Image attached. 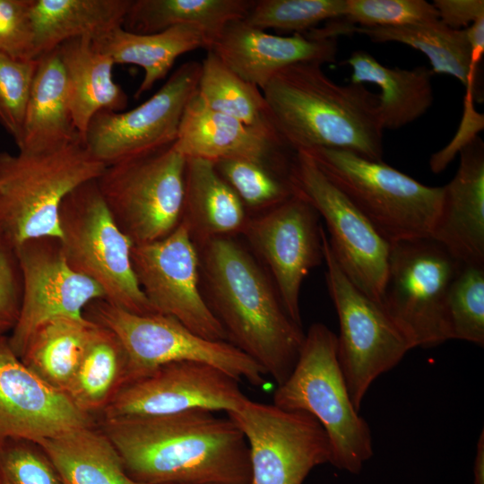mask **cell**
<instances>
[{
  "label": "cell",
  "mask_w": 484,
  "mask_h": 484,
  "mask_svg": "<svg viewBox=\"0 0 484 484\" xmlns=\"http://www.w3.org/2000/svg\"><path fill=\"white\" fill-rule=\"evenodd\" d=\"M126 473L143 484H249L246 440L235 422L202 409L99 419Z\"/></svg>",
  "instance_id": "cell-1"
},
{
  "label": "cell",
  "mask_w": 484,
  "mask_h": 484,
  "mask_svg": "<svg viewBox=\"0 0 484 484\" xmlns=\"http://www.w3.org/2000/svg\"><path fill=\"white\" fill-rule=\"evenodd\" d=\"M322 66L290 65L262 90L281 139L294 152L328 148L382 160L378 94L364 84H338Z\"/></svg>",
  "instance_id": "cell-2"
},
{
  "label": "cell",
  "mask_w": 484,
  "mask_h": 484,
  "mask_svg": "<svg viewBox=\"0 0 484 484\" xmlns=\"http://www.w3.org/2000/svg\"><path fill=\"white\" fill-rule=\"evenodd\" d=\"M203 271L212 313L227 340L281 385L298 359L305 333L253 257L224 237L204 242Z\"/></svg>",
  "instance_id": "cell-3"
},
{
  "label": "cell",
  "mask_w": 484,
  "mask_h": 484,
  "mask_svg": "<svg viewBox=\"0 0 484 484\" xmlns=\"http://www.w3.org/2000/svg\"><path fill=\"white\" fill-rule=\"evenodd\" d=\"M105 168L82 139L42 151H0V229L15 248L35 238L60 239L63 200Z\"/></svg>",
  "instance_id": "cell-4"
},
{
  "label": "cell",
  "mask_w": 484,
  "mask_h": 484,
  "mask_svg": "<svg viewBox=\"0 0 484 484\" xmlns=\"http://www.w3.org/2000/svg\"><path fill=\"white\" fill-rule=\"evenodd\" d=\"M273 404L318 420L328 436L334 467L358 474L372 457L371 431L351 402L338 359L337 335L324 324H313L305 334L293 370L277 385Z\"/></svg>",
  "instance_id": "cell-5"
},
{
  "label": "cell",
  "mask_w": 484,
  "mask_h": 484,
  "mask_svg": "<svg viewBox=\"0 0 484 484\" xmlns=\"http://www.w3.org/2000/svg\"><path fill=\"white\" fill-rule=\"evenodd\" d=\"M305 152L390 244L431 238L443 186H425L383 160L347 151L316 148Z\"/></svg>",
  "instance_id": "cell-6"
},
{
  "label": "cell",
  "mask_w": 484,
  "mask_h": 484,
  "mask_svg": "<svg viewBox=\"0 0 484 484\" xmlns=\"http://www.w3.org/2000/svg\"><path fill=\"white\" fill-rule=\"evenodd\" d=\"M59 226L68 264L95 281L104 300L131 313H154L133 269L134 244L116 223L97 179L80 185L65 197Z\"/></svg>",
  "instance_id": "cell-7"
},
{
  "label": "cell",
  "mask_w": 484,
  "mask_h": 484,
  "mask_svg": "<svg viewBox=\"0 0 484 484\" xmlns=\"http://www.w3.org/2000/svg\"><path fill=\"white\" fill-rule=\"evenodd\" d=\"M83 316L118 338L128 357L127 382L166 363L194 361L215 367L255 387L266 384L262 367L233 344L203 338L170 315L134 314L98 299L85 307Z\"/></svg>",
  "instance_id": "cell-8"
},
{
  "label": "cell",
  "mask_w": 484,
  "mask_h": 484,
  "mask_svg": "<svg viewBox=\"0 0 484 484\" xmlns=\"http://www.w3.org/2000/svg\"><path fill=\"white\" fill-rule=\"evenodd\" d=\"M186 164L172 143L107 166L97 178L116 223L134 245L160 240L181 221Z\"/></svg>",
  "instance_id": "cell-9"
},
{
  "label": "cell",
  "mask_w": 484,
  "mask_h": 484,
  "mask_svg": "<svg viewBox=\"0 0 484 484\" xmlns=\"http://www.w3.org/2000/svg\"><path fill=\"white\" fill-rule=\"evenodd\" d=\"M321 238L326 285L340 324L338 359L351 402L359 411L372 383L413 348L382 304L361 291L343 272L323 228Z\"/></svg>",
  "instance_id": "cell-10"
},
{
  "label": "cell",
  "mask_w": 484,
  "mask_h": 484,
  "mask_svg": "<svg viewBox=\"0 0 484 484\" xmlns=\"http://www.w3.org/2000/svg\"><path fill=\"white\" fill-rule=\"evenodd\" d=\"M460 264L431 238L391 245L380 303L412 348L451 340L446 301Z\"/></svg>",
  "instance_id": "cell-11"
},
{
  "label": "cell",
  "mask_w": 484,
  "mask_h": 484,
  "mask_svg": "<svg viewBox=\"0 0 484 484\" xmlns=\"http://www.w3.org/2000/svg\"><path fill=\"white\" fill-rule=\"evenodd\" d=\"M290 181L295 194L324 219L331 252L343 272L361 291L380 302L392 244L305 151L295 152Z\"/></svg>",
  "instance_id": "cell-12"
},
{
  "label": "cell",
  "mask_w": 484,
  "mask_h": 484,
  "mask_svg": "<svg viewBox=\"0 0 484 484\" xmlns=\"http://www.w3.org/2000/svg\"><path fill=\"white\" fill-rule=\"evenodd\" d=\"M249 449V484H302L315 467L331 463L326 432L312 415L246 399L227 413Z\"/></svg>",
  "instance_id": "cell-13"
},
{
  "label": "cell",
  "mask_w": 484,
  "mask_h": 484,
  "mask_svg": "<svg viewBox=\"0 0 484 484\" xmlns=\"http://www.w3.org/2000/svg\"><path fill=\"white\" fill-rule=\"evenodd\" d=\"M200 73L201 63L186 62L136 108L97 113L83 137L91 154L107 167L174 143L185 108L197 92Z\"/></svg>",
  "instance_id": "cell-14"
},
{
  "label": "cell",
  "mask_w": 484,
  "mask_h": 484,
  "mask_svg": "<svg viewBox=\"0 0 484 484\" xmlns=\"http://www.w3.org/2000/svg\"><path fill=\"white\" fill-rule=\"evenodd\" d=\"M133 269L154 313L170 315L194 333L228 341L199 289L200 261L188 222L181 220L164 238L134 245Z\"/></svg>",
  "instance_id": "cell-15"
},
{
  "label": "cell",
  "mask_w": 484,
  "mask_h": 484,
  "mask_svg": "<svg viewBox=\"0 0 484 484\" xmlns=\"http://www.w3.org/2000/svg\"><path fill=\"white\" fill-rule=\"evenodd\" d=\"M246 399L239 381L215 367L194 361L169 362L126 382L99 419L167 415L195 409L229 413Z\"/></svg>",
  "instance_id": "cell-16"
},
{
  "label": "cell",
  "mask_w": 484,
  "mask_h": 484,
  "mask_svg": "<svg viewBox=\"0 0 484 484\" xmlns=\"http://www.w3.org/2000/svg\"><path fill=\"white\" fill-rule=\"evenodd\" d=\"M15 251L22 297L19 317L8 341L21 358L41 324L60 316L82 317L85 307L92 301L105 299V294L95 281L68 264L57 238L30 239Z\"/></svg>",
  "instance_id": "cell-17"
},
{
  "label": "cell",
  "mask_w": 484,
  "mask_h": 484,
  "mask_svg": "<svg viewBox=\"0 0 484 484\" xmlns=\"http://www.w3.org/2000/svg\"><path fill=\"white\" fill-rule=\"evenodd\" d=\"M317 212L295 194L252 220L242 232L264 260L290 318L302 326L299 297L304 279L322 260Z\"/></svg>",
  "instance_id": "cell-18"
},
{
  "label": "cell",
  "mask_w": 484,
  "mask_h": 484,
  "mask_svg": "<svg viewBox=\"0 0 484 484\" xmlns=\"http://www.w3.org/2000/svg\"><path fill=\"white\" fill-rule=\"evenodd\" d=\"M64 392L44 382L0 336V441L9 437L38 441L95 426Z\"/></svg>",
  "instance_id": "cell-19"
},
{
  "label": "cell",
  "mask_w": 484,
  "mask_h": 484,
  "mask_svg": "<svg viewBox=\"0 0 484 484\" xmlns=\"http://www.w3.org/2000/svg\"><path fill=\"white\" fill-rule=\"evenodd\" d=\"M208 50L262 91L276 73L290 65L336 63L338 43L337 39H315L305 33L273 35L239 20L228 24Z\"/></svg>",
  "instance_id": "cell-20"
},
{
  "label": "cell",
  "mask_w": 484,
  "mask_h": 484,
  "mask_svg": "<svg viewBox=\"0 0 484 484\" xmlns=\"http://www.w3.org/2000/svg\"><path fill=\"white\" fill-rule=\"evenodd\" d=\"M173 147L185 158L212 162L241 159L283 170H290L295 155H288L293 151L284 143L210 109L197 92L185 108Z\"/></svg>",
  "instance_id": "cell-21"
},
{
  "label": "cell",
  "mask_w": 484,
  "mask_h": 484,
  "mask_svg": "<svg viewBox=\"0 0 484 484\" xmlns=\"http://www.w3.org/2000/svg\"><path fill=\"white\" fill-rule=\"evenodd\" d=\"M460 165L443 186L431 238L459 263L484 264V143L474 136L460 150Z\"/></svg>",
  "instance_id": "cell-22"
},
{
  "label": "cell",
  "mask_w": 484,
  "mask_h": 484,
  "mask_svg": "<svg viewBox=\"0 0 484 484\" xmlns=\"http://www.w3.org/2000/svg\"><path fill=\"white\" fill-rule=\"evenodd\" d=\"M338 34L359 33L373 42H398L423 53L433 73L455 77L471 101L483 100L482 75L479 73L464 30H454L439 19L387 28H361L340 22ZM339 35V36H340Z\"/></svg>",
  "instance_id": "cell-23"
},
{
  "label": "cell",
  "mask_w": 484,
  "mask_h": 484,
  "mask_svg": "<svg viewBox=\"0 0 484 484\" xmlns=\"http://www.w3.org/2000/svg\"><path fill=\"white\" fill-rule=\"evenodd\" d=\"M57 51L65 70L75 129L83 140L91 118L100 111H124L128 98L113 79L112 58L83 37L62 43Z\"/></svg>",
  "instance_id": "cell-24"
},
{
  "label": "cell",
  "mask_w": 484,
  "mask_h": 484,
  "mask_svg": "<svg viewBox=\"0 0 484 484\" xmlns=\"http://www.w3.org/2000/svg\"><path fill=\"white\" fill-rule=\"evenodd\" d=\"M82 139L74 127L65 70L57 48L38 58L19 151L54 149Z\"/></svg>",
  "instance_id": "cell-25"
},
{
  "label": "cell",
  "mask_w": 484,
  "mask_h": 484,
  "mask_svg": "<svg viewBox=\"0 0 484 484\" xmlns=\"http://www.w3.org/2000/svg\"><path fill=\"white\" fill-rule=\"evenodd\" d=\"M91 42L95 48L108 55L115 65H135L143 69L135 99L164 79L178 56L198 48L208 50L212 44L203 30L190 25L149 34L131 32L120 26Z\"/></svg>",
  "instance_id": "cell-26"
},
{
  "label": "cell",
  "mask_w": 484,
  "mask_h": 484,
  "mask_svg": "<svg viewBox=\"0 0 484 484\" xmlns=\"http://www.w3.org/2000/svg\"><path fill=\"white\" fill-rule=\"evenodd\" d=\"M351 68L350 82L379 87L378 113L383 129H399L423 116L432 106L433 72L427 66L388 67L363 50L342 62Z\"/></svg>",
  "instance_id": "cell-27"
},
{
  "label": "cell",
  "mask_w": 484,
  "mask_h": 484,
  "mask_svg": "<svg viewBox=\"0 0 484 484\" xmlns=\"http://www.w3.org/2000/svg\"><path fill=\"white\" fill-rule=\"evenodd\" d=\"M132 0H30L37 57L78 38L123 27Z\"/></svg>",
  "instance_id": "cell-28"
},
{
  "label": "cell",
  "mask_w": 484,
  "mask_h": 484,
  "mask_svg": "<svg viewBox=\"0 0 484 484\" xmlns=\"http://www.w3.org/2000/svg\"><path fill=\"white\" fill-rule=\"evenodd\" d=\"M204 242L242 231L245 205L217 172L213 162L186 158L182 219Z\"/></svg>",
  "instance_id": "cell-29"
},
{
  "label": "cell",
  "mask_w": 484,
  "mask_h": 484,
  "mask_svg": "<svg viewBox=\"0 0 484 484\" xmlns=\"http://www.w3.org/2000/svg\"><path fill=\"white\" fill-rule=\"evenodd\" d=\"M36 442L65 484H143L126 473L117 450L98 424Z\"/></svg>",
  "instance_id": "cell-30"
},
{
  "label": "cell",
  "mask_w": 484,
  "mask_h": 484,
  "mask_svg": "<svg viewBox=\"0 0 484 484\" xmlns=\"http://www.w3.org/2000/svg\"><path fill=\"white\" fill-rule=\"evenodd\" d=\"M96 326L85 316L46 321L31 334L20 359L48 385L66 393Z\"/></svg>",
  "instance_id": "cell-31"
},
{
  "label": "cell",
  "mask_w": 484,
  "mask_h": 484,
  "mask_svg": "<svg viewBox=\"0 0 484 484\" xmlns=\"http://www.w3.org/2000/svg\"><path fill=\"white\" fill-rule=\"evenodd\" d=\"M254 4L255 0H132L123 28L149 34L190 25L203 30L212 43L228 24L244 20Z\"/></svg>",
  "instance_id": "cell-32"
},
{
  "label": "cell",
  "mask_w": 484,
  "mask_h": 484,
  "mask_svg": "<svg viewBox=\"0 0 484 484\" xmlns=\"http://www.w3.org/2000/svg\"><path fill=\"white\" fill-rule=\"evenodd\" d=\"M128 376L129 361L122 343L110 330L97 324L66 393L81 411L96 419Z\"/></svg>",
  "instance_id": "cell-33"
},
{
  "label": "cell",
  "mask_w": 484,
  "mask_h": 484,
  "mask_svg": "<svg viewBox=\"0 0 484 484\" xmlns=\"http://www.w3.org/2000/svg\"><path fill=\"white\" fill-rule=\"evenodd\" d=\"M197 95L210 109L284 143L274 128L262 91L236 74L211 50L201 63Z\"/></svg>",
  "instance_id": "cell-34"
},
{
  "label": "cell",
  "mask_w": 484,
  "mask_h": 484,
  "mask_svg": "<svg viewBox=\"0 0 484 484\" xmlns=\"http://www.w3.org/2000/svg\"><path fill=\"white\" fill-rule=\"evenodd\" d=\"M213 164L244 205L271 209L295 194L290 171L241 159L220 160Z\"/></svg>",
  "instance_id": "cell-35"
},
{
  "label": "cell",
  "mask_w": 484,
  "mask_h": 484,
  "mask_svg": "<svg viewBox=\"0 0 484 484\" xmlns=\"http://www.w3.org/2000/svg\"><path fill=\"white\" fill-rule=\"evenodd\" d=\"M451 340L484 344V264L460 266L446 301Z\"/></svg>",
  "instance_id": "cell-36"
},
{
  "label": "cell",
  "mask_w": 484,
  "mask_h": 484,
  "mask_svg": "<svg viewBox=\"0 0 484 484\" xmlns=\"http://www.w3.org/2000/svg\"><path fill=\"white\" fill-rule=\"evenodd\" d=\"M345 0H255L244 21L257 29L305 33L343 16Z\"/></svg>",
  "instance_id": "cell-37"
},
{
  "label": "cell",
  "mask_w": 484,
  "mask_h": 484,
  "mask_svg": "<svg viewBox=\"0 0 484 484\" xmlns=\"http://www.w3.org/2000/svg\"><path fill=\"white\" fill-rule=\"evenodd\" d=\"M338 19L349 26L387 28L436 20L438 14L425 0H345Z\"/></svg>",
  "instance_id": "cell-38"
},
{
  "label": "cell",
  "mask_w": 484,
  "mask_h": 484,
  "mask_svg": "<svg viewBox=\"0 0 484 484\" xmlns=\"http://www.w3.org/2000/svg\"><path fill=\"white\" fill-rule=\"evenodd\" d=\"M0 484H65L41 445L9 437L0 441Z\"/></svg>",
  "instance_id": "cell-39"
},
{
  "label": "cell",
  "mask_w": 484,
  "mask_h": 484,
  "mask_svg": "<svg viewBox=\"0 0 484 484\" xmlns=\"http://www.w3.org/2000/svg\"><path fill=\"white\" fill-rule=\"evenodd\" d=\"M38 59L18 60L0 53V125L21 138Z\"/></svg>",
  "instance_id": "cell-40"
},
{
  "label": "cell",
  "mask_w": 484,
  "mask_h": 484,
  "mask_svg": "<svg viewBox=\"0 0 484 484\" xmlns=\"http://www.w3.org/2000/svg\"><path fill=\"white\" fill-rule=\"evenodd\" d=\"M0 53L18 60L38 59L30 0H0Z\"/></svg>",
  "instance_id": "cell-41"
},
{
  "label": "cell",
  "mask_w": 484,
  "mask_h": 484,
  "mask_svg": "<svg viewBox=\"0 0 484 484\" xmlns=\"http://www.w3.org/2000/svg\"><path fill=\"white\" fill-rule=\"evenodd\" d=\"M22 297V279L15 247L0 229V336L15 326Z\"/></svg>",
  "instance_id": "cell-42"
},
{
  "label": "cell",
  "mask_w": 484,
  "mask_h": 484,
  "mask_svg": "<svg viewBox=\"0 0 484 484\" xmlns=\"http://www.w3.org/2000/svg\"><path fill=\"white\" fill-rule=\"evenodd\" d=\"M438 19L454 30H464L484 17L483 0H435Z\"/></svg>",
  "instance_id": "cell-43"
},
{
  "label": "cell",
  "mask_w": 484,
  "mask_h": 484,
  "mask_svg": "<svg viewBox=\"0 0 484 484\" xmlns=\"http://www.w3.org/2000/svg\"><path fill=\"white\" fill-rule=\"evenodd\" d=\"M474 62L478 65L484 53V17H480L464 29Z\"/></svg>",
  "instance_id": "cell-44"
},
{
  "label": "cell",
  "mask_w": 484,
  "mask_h": 484,
  "mask_svg": "<svg viewBox=\"0 0 484 484\" xmlns=\"http://www.w3.org/2000/svg\"><path fill=\"white\" fill-rule=\"evenodd\" d=\"M474 484H484V431L482 430L478 443L474 460Z\"/></svg>",
  "instance_id": "cell-45"
}]
</instances>
